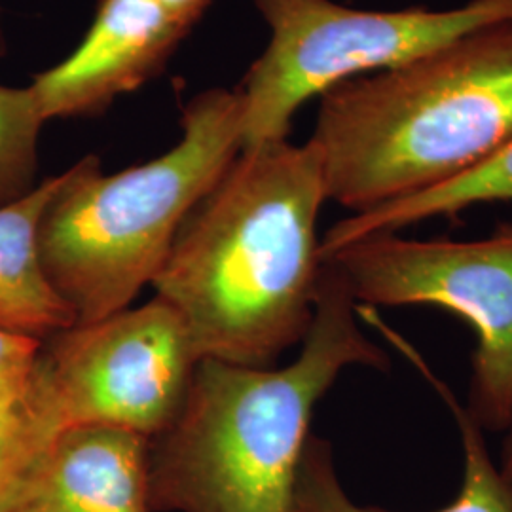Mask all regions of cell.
<instances>
[{
  "label": "cell",
  "instance_id": "obj_1",
  "mask_svg": "<svg viewBox=\"0 0 512 512\" xmlns=\"http://www.w3.org/2000/svg\"><path fill=\"white\" fill-rule=\"evenodd\" d=\"M325 202L321 158L308 141L239 150L152 281L200 359L270 366L304 340L323 268L317 220Z\"/></svg>",
  "mask_w": 512,
  "mask_h": 512
},
{
  "label": "cell",
  "instance_id": "obj_4",
  "mask_svg": "<svg viewBox=\"0 0 512 512\" xmlns=\"http://www.w3.org/2000/svg\"><path fill=\"white\" fill-rule=\"evenodd\" d=\"M241 148V92L211 88L184 105L181 139L158 158L107 175L90 154L63 171L38 251L76 323L129 308L152 285L184 220Z\"/></svg>",
  "mask_w": 512,
  "mask_h": 512
},
{
  "label": "cell",
  "instance_id": "obj_5",
  "mask_svg": "<svg viewBox=\"0 0 512 512\" xmlns=\"http://www.w3.org/2000/svg\"><path fill=\"white\" fill-rule=\"evenodd\" d=\"M270 40L245 74L243 148L289 139L313 97L365 74L399 67L454 38L512 19V0L454 8L365 10L336 0H253Z\"/></svg>",
  "mask_w": 512,
  "mask_h": 512
},
{
  "label": "cell",
  "instance_id": "obj_19",
  "mask_svg": "<svg viewBox=\"0 0 512 512\" xmlns=\"http://www.w3.org/2000/svg\"><path fill=\"white\" fill-rule=\"evenodd\" d=\"M294 512H300V511H294Z\"/></svg>",
  "mask_w": 512,
  "mask_h": 512
},
{
  "label": "cell",
  "instance_id": "obj_13",
  "mask_svg": "<svg viewBox=\"0 0 512 512\" xmlns=\"http://www.w3.org/2000/svg\"><path fill=\"white\" fill-rule=\"evenodd\" d=\"M61 429L54 393L38 359L27 384L0 391V512L14 507Z\"/></svg>",
  "mask_w": 512,
  "mask_h": 512
},
{
  "label": "cell",
  "instance_id": "obj_16",
  "mask_svg": "<svg viewBox=\"0 0 512 512\" xmlns=\"http://www.w3.org/2000/svg\"><path fill=\"white\" fill-rule=\"evenodd\" d=\"M165 12L188 31L202 18L213 0H156Z\"/></svg>",
  "mask_w": 512,
  "mask_h": 512
},
{
  "label": "cell",
  "instance_id": "obj_17",
  "mask_svg": "<svg viewBox=\"0 0 512 512\" xmlns=\"http://www.w3.org/2000/svg\"><path fill=\"white\" fill-rule=\"evenodd\" d=\"M499 469L512 486V425L507 431V439H505V446H503V458H501Z\"/></svg>",
  "mask_w": 512,
  "mask_h": 512
},
{
  "label": "cell",
  "instance_id": "obj_11",
  "mask_svg": "<svg viewBox=\"0 0 512 512\" xmlns=\"http://www.w3.org/2000/svg\"><path fill=\"white\" fill-rule=\"evenodd\" d=\"M63 173L48 177L16 202L0 207V329L48 340L76 323L55 293L38 251L40 220Z\"/></svg>",
  "mask_w": 512,
  "mask_h": 512
},
{
  "label": "cell",
  "instance_id": "obj_10",
  "mask_svg": "<svg viewBox=\"0 0 512 512\" xmlns=\"http://www.w3.org/2000/svg\"><path fill=\"white\" fill-rule=\"evenodd\" d=\"M393 342L420 368L421 374L439 393L458 425L463 450V480L458 497L437 512H512V486L492 459L482 427L473 420L469 410L459 403L450 387L421 361L416 349L410 348L397 336H393ZM294 499L296 511L300 512H389L359 505L349 497L336 475L329 442L313 435L302 456Z\"/></svg>",
  "mask_w": 512,
  "mask_h": 512
},
{
  "label": "cell",
  "instance_id": "obj_12",
  "mask_svg": "<svg viewBox=\"0 0 512 512\" xmlns=\"http://www.w3.org/2000/svg\"><path fill=\"white\" fill-rule=\"evenodd\" d=\"M484 203H512V139L482 164L452 181L365 213H355L330 226L321 239V258L349 241L376 232H403L425 220L454 217Z\"/></svg>",
  "mask_w": 512,
  "mask_h": 512
},
{
  "label": "cell",
  "instance_id": "obj_2",
  "mask_svg": "<svg viewBox=\"0 0 512 512\" xmlns=\"http://www.w3.org/2000/svg\"><path fill=\"white\" fill-rule=\"evenodd\" d=\"M351 366L385 370L389 357L361 330L344 277L323 262L293 363H198L181 412L150 440L152 512L296 511L315 406Z\"/></svg>",
  "mask_w": 512,
  "mask_h": 512
},
{
  "label": "cell",
  "instance_id": "obj_3",
  "mask_svg": "<svg viewBox=\"0 0 512 512\" xmlns=\"http://www.w3.org/2000/svg\"><path fill=\"white\" fill-rule=\"evenodd\" d=\"M512 139V19L319 97L329 202L365 213L452 181Z\"/></svg>",
  "mask_w": 512,
  "mask_h": 512
},
{
  "label": "cell",
  "instance_id": "obj_6",
  "mask_svg": "<svg viewBox=\"0 0 512 512\" xmlns=\"http://www.w3.org/2000/svg\"><path fill=\"white\" fill-rule=\"evenodd\" d=\"M357 306L452 311L476 336L469 414L482 431L512 425V224L486 238L414 239L376 232L323 258Z\"/></svg>",
  "mask_w": 512,
  "mask_h": 512
},
{
  "label": "cell",
  "instance_id": "obj_18",
  "mask_svg": "<svg viewBox=\"0 0 512 512\" xmlns=\"http://www.w3.org/2000/svg\"><path fill=\"white\" fill-rule=\"evenodd\" d=\"M8 50V40H6V33H4V23H2V14H0V57L6 54Z\"/></svg>",
  "mask_w": 512,
  "mask_h": 512
},
{
  "label": "cell",
  "instance_id": "obj_9",
  "mask_svg": "<svg viewBox=\"0 0 512 512\" xmlns=\"http://www.w3.org/2000/svg\"><path fill=\"white\" fill-rule=\"evenodd\" d=\"M10 512H152L150 439L107 425L63 427Z\"/></svg>",
  "mask_w": 512,
  "mask_h": 512
},
{
  "label": "cell",
  "instance_id": "obj_8",
  "mask_svg": "<svg viewBox=\"0 0 512 512\" xmlns=\"http://www.w3.org/2000/svg\"><path fill=\"white\" fill-rule=\"evenodd\" d=\"M188 33L156 0H99L73 54L29 86L42 118L95 116L109 109L160 73Z\"/></svg>",
  "mask_w": 512,
  "mask_h": 512
},
{
  "label": "cell",
  "instance_id": "obj_7",
  "mask_svg": "<svg viewBox=\"0 0 512 512\" xmlns=\"http://www.w3.org/2000/svg\"><path fill=\"white\" fill-rule=\"evenodd\" d=\"M198 357L181 315L154 296L42 342L63 427L107 425L156 439L183 408Z\"/></svg>",
  "mask_w": 512,
  "mask_h": 512
},
{
  "label": "cell",
  "instance_id": "obj_15",
  "mask_svg": "<svg viewBox=\"0 0 512 512\" xmlns=\"http://www.w3.org/2000/svg\"><path fill=\"white\" fill-rule=\"evenodd\" d=\"M42 340L0 329V391L27 384L37 370Z\"/></svg>",
  "mask_w": 512,
  "mask_h": 512
},
{
  "label": "cell",
  "instance_id": "obj_14",
  "mask_svg": "<svg viewBox=\"0 0 512 512\" xmlns=\"http://www.w3.org/2000/svg\"><path fill=\"white\" fill-rule=\"evenodd\" d=\"M46 120L31 88L0 84V207L29 194L38 181Z\"/></svg>",
  "mask_w": 512,
  "mask_h": 512
}]
</instances>
